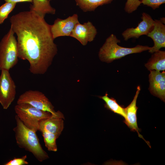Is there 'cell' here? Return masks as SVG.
Wrapping results in <instances>:
<instances>
[{
  "label": "cell",
  "mask_w": 165,
  "mask_h": 165,
  "mask_svg": "<svg viewBox=\"0 0 165 165\" xmlns=\"http://www.w3.org/2000/svg\"><path fill=\"white\" fill-rule=\"evenodd\" d=\"M11 26L17 36L19 58L28 61L34 74H44L57 53L50 25L34 12H19L10 19Z\"/></svg>",
  "instance_id": "6da1fadb"
},
{
  "label": "cell",
  "mask_w": 165,
  "mask_h": 165,
  "mask_svg": "<svg viewBox=\"0 0 165 165\" xmlns=\"http://www.w3.org/2000/svg\"><path fill=\"white\" fill-rule=\"evenodd\" d=\"M15 119L16 126L13 130L18 146L31 152L40 162L48 159L49 156L42 148L36 132L26 127L16 115Z\"/></svg>",
  "instance_id": "7a4b0ae2"
},
{
  "label": "cell",
  "mask_w": 165,
  "mask_h": 165,
  "mask_svg": "<svg viewBox=\"0 0 165 165\" xmlns=\"http://www.w3.org/2000/svg\"><path fill=\"white\" fill-rule=\"evenodd\" d=\"M120 42L116 35H110L100 48L98 57L102 61L109 63L128 55L140 53L148 50L151 47L147 46L137 45L134 47L127 48L119 46L118 43Z\"/></svg>",
  "instance_id": "3957f363"
},
{
  "label": "cell",
  "mask_w": 165,
  "mask_h": 165,
  "mask_svg": "<svg viewBox=\"0 0 165 165\" xmlns=\"http://www.w3.org/2000/svg\"><path fill=\"white\" fill-rule=\"evenodd\" d=\"M12 27L0 42V71L9 70L18 61L17 43Z\"/></svg>",
  "instance_id": "277c9868"
},
{
  "label": "cell",
  "mask_w": 165,
  "mask_h": 165,
  "mask_svg": "<svg viewBox=\"0 0 165 165\" xmlns=\"http://www.w3.org/2000/svg\"><path fill=\"white\" fill-rule=\"evenodd\" d=\"M14 110L24 124L36 132L38 130L39 121L52 116L49 112L38 109L26 103L17 104Z\"/></svg>",
  "instance_id": "5b68a950"
},
{
  "label": "cell",
  "mask_w": 165,
  "mask_h": 165,
  "mask_svg": "<svg viewBox=\"0 0 165 165\" xmlns=\"http://www.w3.org/2000/svg\"><path fill=\"white\" fill-rule=\"evenodd\" d=\"M26 103L38 109L50 113L52 116L64 118L60 111L56 112L54 107L48 99L42 92L37 90H29L20 95L17 104Z\"/></svg>",
  "instance_id": "8992f818"
},
{
  "label": "cell",
  "mask_w": 165,
  "mask_h": 165,
  "mask_svg": "<svg viewBox=\"0 0 165 165\" xmlns=\"http://www.w3.org/2000/svg\"><path fill=\"white\" fill-rule=\"evenodd\" d=\"M0 75V103L7 109L14 101L16 95V86L9 71L2 70Z\"/></svg>",
  "instance_id": "52a82bcc"
},
{
  "label": "cell",
  "mask_w": 165,
  "mask_h": 165,
  "mask_svg": "<svg viewBox=\"0 0 165 165\" xmlns=\"http://www.w3.org/2000/svg\"><path fill=\"white\" fill-rule=\"evenodd\" d=\"M79 22L78 16L74 14L65 19L57 18L50 25L51 32L53 38L61 36H70L75 25Z\"/></svg>",
  "instance_id": "ba28073f"
},
{
  "label": "cell",
  "mask_w": 165,
  "mask_h": 165,
  "mask_svg": "<svg viewBox=\"0 0 165 165\" xmlns=\"http://www.w3.org/2000/svg\"><path fill=\"white\" fill-rule=\"evenodd\" d=\"M142 20L135 28L127 29L122 33L124 40L127 41L130 38H138L140 36L148 34L153 29L154 20L148 14L145 12L142 13Z\"/></svg>",
  "instance_id": "9c48e42d"
},
{
  "label": "cell",
  "mask_w": 165,
  "mask_h": 165,
  "mask_svg": "<svg viewBox=\"0 0 165 165\" xmlns=\"http://www.w3.org/2000/svg\"><path fill=\"white\" fill-rule=\"evenodd\" d=\"M97 34L95 27L90 21L81 24L79 22L75 26L70 37L78 40L83 46L93 41Z\"/></svg>",
  "instance_id": "30bf717a"
},
{
  "label": "cell",
  "mask_w": 165,
  "mask_h": 165,
  "mask_svg": "<svg viewBox=\"0 0 165 165\" xmlns=\"http://www.w3.org/2000/svg\"><path fill=\"white\" fill-rule=\"evenodd\" d=\"M149 71V90L152 95L165 102V72L155 70Z\"/></svg>",
  "instance_id": "8fae6325"
},
{
  "label": "cell",
  "mask_w": 165,
  "mask_h": 165,
  "mask_svg": "<svg viewBox=\"0 0 165 165\" xmlns=\"http://www.w3.org/2000/svg\"><path fill=\"white\" fill-rule=\"evenodd\" d=\"M147 35L154 42V46L148 50L150 53H153L165 47V25L160 20H154L153 28Z\"/></svg>",
  "instance_id": "7c38bea8"
},
{
  "label": "cell",
  "mask_w": 165,
  "mask_h": 165,
  "mask_svg": "<svg viewBox=\"0 0 165 165\" xmlns=\"http://www.w3.org/2000/svg\"><path fill=\"white\" fill-rule=\"evenodd\" d=\"M140 90V86H138L133 101L130 104L125 108L126 117L124 119V122L131 130L137 132L139 136L143 139L139 133V129L138 128L137 123V113L138 108L136 106V102Z\"/></svg>",
  "instance_id": "4fadbf2b"
},
{
  "label": "cell",
  "mask_w": 165,
  "mask_h": 165,
  "mask_svg": "<svg viewBox=\"0 0 165 165\" xmlns=\"http://www.w3.org/2000/svg\"><path fill=\"white\" fill-rule=\"evenodd\" d=\"M64 127L63 119L52 115L41 120L39 123L38 130H44L53 134L59 137Z\"/></svg>",
  "instance_id": "5bb4252c"
},
{
  "label": "cell",
  "mask_w": 165,
  "mask_h": 165,
  "mask_svg": "<svg viewBox=\"0 0 165 165\" xmlns=\"http://www.w3.org/2000/svg\"><path fill=\"white\" fill-rule=\"evenodd\" d=\"M145 66L149 71L165 70V51L159 50L152 53Z\"/></svg>",
  "instance_id": "9a60e30c"
},
{
  "label": "cell",
  "mask_w": 165,
  "mask_h": 165,
  "mask_svg": "<svg viewBox=\"0 0 165 165\" xmlns=\"http://www.w3.org/2000/svg\"><path fill=\"white\" fill-rule=\"evenodd\" d=\"M32 3L30 10L42 17H44L46 14H55L56 9L51 6L49 0H32Z\"/></svg>",
  "instance_id": "2e32d148"
},
{
  "label": "cell",
  "mask_w": 165,
  "mask_h": 165,
  "mask_svg": "<svg viewBox=\"0 0 165 165\" xmlns=\"http://www.w3.org/2000/svg\"><path fill=\"white\" fill-rule=\"evenodd\" d=\"M114 0H75L76 5L84 12L94 11L98 6L110 3Z\"/></svg>",
  "instance_id": "e0dca14e"
},
{
  "label": "cell",
  "mask_w": 165,
  "mask_h": 165,
  "mask_svg": "<svg viewBox=\"0 0 165 165\" xmlns=\"http://www.w3.org/2000/svg\"><path fill=\"white\" fill-rule=\"evenodd\" d=\"M105 102V107L114 113L119 115L123 117L124 119L126 117L125 108L120 105L116 102L115 99L113 98H110L107 94L101 97Z\"/></svg>",
  "instance_id": "ac0fdd59"
},
{
  "label": "cell",
  "mask_w": 165,
  "mask_h": 165,
  "mask_svg": "<svg viewBox=\"0 0 165 165\" xmlns=\"http://www.w3.org/2000/svg\"><path fill=\"white\" fill-rule=\"evenodd\" d=\"M40 131L42 133L45 145L47 149L49 151L56 152L57 148L56 140L58 137L53 134L44 130Z\"/></svg>",
  "instance_id": "d6986e66"
},
{
  "label": "cell",
  "mask_w": 165,
  "mask_h": 165,
  "mask_svg": "<svg viewBox=\"0 0 165 165\" xmlns=\"http://www.w3.org/2000/svg\"><path fill=\"white\" fill-rule=\"evenodd\" d=\"M16 3L6 2L0 6V24L3 23L15 7Z\"/></svg>",
  "instance_id": "ffe728a7"
},
{
  "label": "cell",
  "mask_w": 165,
  "mask_h": 165,
  "mask_svg": "<svg viewBox=\"0 0 165 165\" xmlns=\"http://www.w3.org/2000/svg\"><path fill=\"white\" fill-rule=\"evenodd\" d=\"M141 4L140 0H127L124 8L125 11L131 13L136 10Z\"/></svg>",
  "instance_id": "44dd1931"
},
{
  "label": "cell",
  "mask_w": 165,
  "mask_h": 165,
  "mask_svg": "<svg viewBox=\"0 0 165 165\" xmlns=\"http://www.w3.org/2000/svg\"><path fill=\"white\" fill-rule=\"evenodd\" d=\"M141 4L150 7L154 10L165 3V0H141Z\"/></svg>",
  "instance_id": "7402d4cb"
},
{
  "label": "cell",
  "mask_w": 165,
  "mask_h": 165,
  "mask_svg": "<svg viewBox=\"0 0 165 165\" xmlns=\"http://www.w3.org/2000/svg\"><path fill=\"white\" fill-rule=\"evenodd\" d=\"M27 156L25 155L21 158H14L4 164V165H26L29 163L26 160Z\"/></svg>",
  "instance_id": "603a6c76"
},
{
  "label": "cell",
  "mask_w": 165,
  "mask_h": 165,
  "mask_svg": "<svg viewBox=\"0 0 165 165\" xmlns=\"http://www.w3.org/2000/svg\"><path fill=\"white\" fill-rule=\"evenodd\" d=\"M6 2H10L17 3L18 2H32V0H4Z\"/></svg>",
  "instance_id": "cb8c5ba5"
},
{
  "label": "cell",
  "mask_w": 165,
  "mask_h": 165,
  "mask_svg": "<svg viewBox=\"0 0 165 165\" xmlns=\"http://www.w3.org/2000/svg\"><path fill=\"white\" fill-rule=\"evenodd\" d=\"M49 0L50 1L52 0Z\"/></svg>",
  "instance_id": "d4e9b609"
}]
</instances>
